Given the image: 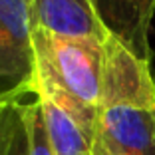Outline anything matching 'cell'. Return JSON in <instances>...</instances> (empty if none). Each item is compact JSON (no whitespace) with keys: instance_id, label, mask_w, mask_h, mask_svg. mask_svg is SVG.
Here are the masks:
<instances>
[{"instance_id":"obj_6","label":"cell","mask_w":155,"mask_h":155,"mask_svg":"<svg viewBox=\"0 0 155 155\" xmlns=\"http://www.w3.org/2000/svg\"><path fill=\"white\" fill-rule=\"evenodd\" d=\"M96 8L107 32L139 58L151 62L149 30L155 0H96Z\"/></svg>"},{"instance_id":"obj_2","label":"cell","mask_w":155,"mask_h":155,"mask_svg":"<svg viewBox=\"0 0 155 155\" xmlns=\"http://www.w3.org/2000/svg\"><path fill=\"white\" fill-rule=\"evenodd\" d=\"M32 0H0V97L34 96Z\"/></svg>"},{"instance_id":"obj_10","label":"cell","mask_w":155,"mask_h":155,"mask_svg":"<svg viewBox=\"0 0 155 155\" xmlns=\"http://www.w3.org/2000/svg\"><path fill=\"white\" fill-rule=\"evenodd\" d=\"M22 101V100H20ZM14 101H10V100H2L0 97V129H2V123H4V117H6V114H8V110H10V105H12Z\"/></svg>"},{"instance_id":"obj_3","label":"cell","mask_w":155,"mask_h":155,"mask_svg":"<svg viewBox=\"0 0 155 155\" xmlns=\"http://www.w3.org/2000/svg\"><path fill=\"white\" fill-rule=\"evenodd\" d=\"M107 107L155 110V78L149 62L131 52L114 34L104 42L100 111Z\"/></svg>"},{"instance_id":"obj_4","label":"cell","mask_w":155,"mask_h":155,"mask_svg":"<svg viewBox=\"0 0 155 155\" xmlns=\"http://www.w3.org/2000/svg\"><path fill=\"white\" fill-rule=\"evenodd\" d=\"M34 30L72 40L104 44L110 36L96 8V0H32Z\"/></svg>"},{"instance_id":"obj_7","label":"cell","mask_w":155,"mask_h":155,"mask_svg":"<svg viewBox=\"0 0 155 155\" xmlns=\"http://www.w3.org/2000/svg\"><path fill=\"white\" fill-rule=\"evenodd\" d=\"M0 155H30L24 100L14 101L0 129Z\"/></svg>"},{"instance_id":"obj_9","label":"cell","mask_w":155,"mask_h":155,"mask_svg":"<svg viewBox=\"0 0 155 155\" xmlns=\"http://www.w3.org/2000/svg\"><path fill=\"white\" fill-rule=\"evenodd\" d=\"M91 155H114L111 149L105 145V141L101 139L100 135L96 137V141H94V147H91Z\"/></svg>"},{"instance_id":"obj_5","label":"cell","mask_w":155,"mask_h":155,"mask_svg":"<svg viewBox=\"0 0 155 155\" xmlns=\"http://www.w3.org/2000/svg\"><path fill=\"white\" fill-rule=\"evenodd\" d=\"M97 135L114 155H155V110H101Z\"/></svg>"},{"instance_id":"obj_1","label":"cell","mask_w":155,"mask_h":155,"mask_svg":"<svg viewBox=\"0 0 155 155\" xmlns=\"http://www.w3.org/2000/svg\"><path fill=\"white\" fill-rule=\"evenodd\" d=\"M34 68L36 76L72 94L100 111L104 44L94 40H72L34 30Z\"/></svg>"},{"instance_id":"obj_8","label":"cell","mask_w":155,"mask_h":155,"mask_svg":"<svg viewBox=\"0 0 155 155\" xmlns=\"http://www.w3.org/2000/svg\"><path fill=\"white\" fill-rule=\"evenodd\" d=\"M24 115H26V125H28L30 155H56L44 125L42 105L36 97L30 101H24Z\"/></svg>"}]
</instances>
